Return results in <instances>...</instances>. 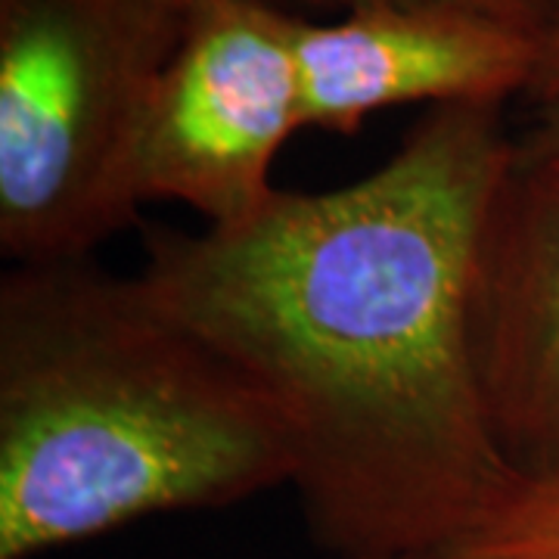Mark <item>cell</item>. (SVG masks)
I'll return each instance as SVG.
<instances>
[{"label": "cell", "mask_w": 559, "mask_h": 559, "mask_svg": "<svg viewBox=\"0 0 559 559\" xmlns=\"http://www.w3.org/2000/svg\"><path fill=\"white\" fill-rule=\"evenodd\" d=\"M187 10L171 0H0V249L91 259L140 227L134 146Z\"/></svg>", "instance_id": "3"}, {"label": "cell", "mask_w": 559, "mask_h": 559, "mask_svg": "<svg viewBox=\"0 0 559 559\" xmlns=\"http://www.w3.org/2000/svg\"><path fill=\"white\" fill-rule=\"evenodd\" d=\"M516 153L503 106H432L352 183L146 230L140 280L274 407L330 559L441 557L525 481L469 348L476 234Z\"/></svg>", "instance_id": "1"}, {"label": "cell", "mask_w": 559, "mask_h": 559, "mask_svg": "<svg viewBox=\"0 0 559 559\" xmlns=\"http://www.w3.org/2000/svg\"><path fill=\"white\" fill-rule=\"evenodd\" d=\"M274 407L146 283L91 259L0 277V559L293 485Z\"/></svg>", "instance_id": "2"}, {"label": "cell", "mask_w": 559, "mask_h": 559, "mask_svg": "<svg viewBox=\"0 0 559 559\" xmlns=\"http://www.w3.org/2000/svg\"><path fill=\"white\" fill-rule=\"evenodd\" d=\"M525 100L532 106H544V103H557L559 100V10L547 35L540 38V60L538 72H535V81H532V91Z\"/></svg>", "instance_id": "9"}, {"label": "cell", "mask_w": 559, "mask_h": 559, "mask_svg": "<svg viewBox=\"0 0 559 559\" xmlns=\"http://www.w3.org/2000/svg\"><path fill=\"white\" fill-rule=\"evenodd\" d=\"M559 150V100L535 106V119L520 138L522 156H540Z\"/></svg>", "instance_id": "10"}, {"label": "cell", "mask_w": 559, "mask_h": 559, "mask_svg": "<svg viewBox=\"0 0 559 559\" xmlns=\"http://www.w3.org/2000/svg\"><path fill=\"white\" fill-rule=\"evenodd\" d=\"M411 559H448V557H444V554H441V557H411Z\"/></svg>", "instance_id": "12"}, {"label": "cell", "mask_w": 559, "mask_h": 559, "mask_svg": "<svg viewBox=\"0 0 559 559\" xmlns=\"http://www.w3.org/2000/svg\"><path fill=\"white\" fill-rule=\"evenodd\" d=\"M469 348L503 460L525 481L559 479V150L516 153L485 205Z\"/></svg>", "instance_id": "5"}, {"label": "cell", "mask_w": 559, "mask_h": 559, "mask_svg": "<svg viewBox=\"0 0 559 559\" xmlns=\"http://www.w3.org/2000/svg\"><path fill=\"white\" fill-rule=\"evenodd\" d=\"M448 559H559V479L522 481Z\"/></svg>", "instance_id": "7"}, {"label": "cell", "mask_w": 559, "mask_h": 559, "mask_svg": "<svg viewBox=\"0 0 559 559\" xmlns=\"http://www.w3.org/2000/svg\"><path fill=\"white\" fill-rule=\"evenodd\" d=\"M345 7H358V3H436V7H457L469 13H481L491 20L516 25L522 32H532L544 38L550 22L557 16L559 0H340Z\"/></svg>", "instance_id": "8"}, {"label": "cell", "mask_w": 559, "mask_h": 559, "mask_svg": "<svg viewBox=\"0 0 559 559\" xmlns=\"http://www.w3.org/2000/svg\"><path fill=\"white\" fill-rule=\"evenodd\" d=\"M274 0H197L134 146L138 200L178 202L205 227L261 212L301 124L296 25Z\"/></svg>", "instance_id": "4"}, {"label": "cell", "mask_w": 559, "mask_h": 559, "mask_svg": "<svg viewBox=\"0 0 559 559\" xmlns=\"http://www.w3.org/2000/svg\"><path fill=\"white\" fill-rule=\"evenodd\" d=\"M540 38L436 3H358L333 22L299 20L301 124L355 134L382 109L528 97Z\"/></svg>", "instance_id": "6"}, {"label": "cell", "mask_w": 559, "mask_h": 559, "mask_svg": "<svg viewBox=\"0 0 559 559\" xmlns=\"http://www.w3.org/2000/svg\"><path fill=\"white\" fill-rule=\"evenodd\" d=\"M171 3H178L180 10H190L197 0H171ZM274 3H283V7H289V3H314V7H320V3H330V0H274Z\"/></svg>", "instance_id": "11"}]
</instances>
